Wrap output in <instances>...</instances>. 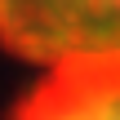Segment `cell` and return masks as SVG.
<instances>
[{
  "label": "cell",
  "mask_w": 120,
  "mask_h": 120,
  "mask_svg": "<svg viewBox=\"0 0 120 120\" xmlns=\"http://www.w3.org/2000/svg\"><path fill=\"white\" fill-rule=\"evenodd\" d=\"M0 45L36 67L120 53V0H0Z\"/></svg>",
  "instance_id": "1"
},
{
  "label": "cell",
  "mask_w": 120,
  "mask_h": 120,
  "mask_svg": "<svg viewBox=\"0 0 120 120\" xmlns=\"http://www.w3.org/2000/svg\"><path fill=\"white\" fill-rule=\"evenodd\" d=\"M13 120H120V53L45 67Z\"/></svg>",
  "instance_id": "2"
}]
</instances>
